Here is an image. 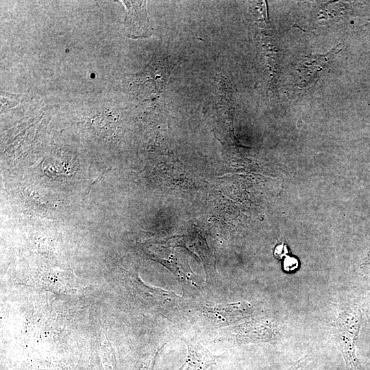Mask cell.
I'll return each instance as SVG.
<instances>
[{
    "label": "cell",
    "instance_id": "5b68a950",
    "mask_svg": "<svg viewBox=\"0 0 370 370\" xmlns=\"http://www.w3.org/2000/svg\"><path fill=\"white\" fill-rule=\"evenodd\" d=\"M338 45L325 55H310L304 58L297 69L305 86H311L317 80L319 73L328 67L329 62L341 50Z\"/></svg>",
    "mask_w": 370,
    "mask_h": 370
},
{
    "label": "cell",
    "instance_id": "30bf717a",
    "mask_svg": "<svg viewBox=\"0 0 370 370\" xmlns=\"http://www.w3.org/2000/svg\"><path fill=\"white\" fill-rule=\"evenodd\" d=\"M369 312V317H370V308H369V312ZM369 318H370V317H369Z\"/></svg>",
    "mask_w": 370,
    "mask_h": 370
},
{
    "label": "cell",
    "instance_id": "3957f363",
    "mask_svg": "<svg viewBox=\"0 0 370 370\" xmlns=\"http://www.w3.org/2000/svg\"><path fill=\"white\" fill-rule=\"evenodd\" d=\"M197 313L206 321L215 327L230 326L251 317L254 312V306L245 301L201 305L197 308Z\"/></svg>",
    "mask_w": 370,
    "mask_h": 370
},
{
    "label": "cell",
    "instance_id": "ba28073f",
    "mask_svg": "<svg viewBox=\"0 0 370 370\" xmlns=\"http://www.w3.org/2000/svg\"><path fill=\"white\" fill-rule=\"evenodd\" d=\"M361 267L365 271L370 272V248L363 259Z\"/></svg>",
    "mask_w": 370,
    "mask_h": 370
},
{
    "label": "cell",
    "instance_id": "277c9868",
    "mask_svg": "<svg viewBox=\"0 0 370 370\" xmlns=\"http://www.w3.org/2000/svg\"><path fill=\"white\" fill-rule=\"evenodd\" d=\"M127 14L124 21L125 34L132 38L151 36L153 34L146 12L145 1H120Z\"/></svg>",
    "mask_w": 370,
    "mask_h": 370
},
{
    "label": "cell",
    "instance_id": "6da1fadb",
    "mask_svg": "<svg viewBox=\"0 0 370 370\" xmlns=\"http://www.w3.org/2000/svg\"><path fill=\"white\" fill-rule=\"evenodd\" d=\"M360 325V312L353 310L341 312L334 323V341L343 356L347 370H362L356 355Z\"/></svg>",
    "mask_w": 370,
    "mask_h": 370
},
{
    "label": "cell",
    "instance_id": "8992f818",
    "mask_svg": "<svg viewBox=\"0 0 370 370\" xmlns=\"http://www.w3.org/2000/svg\"><path fill=\"white\" fill-rule=\"evenodd\" d=\"M183 341L187 347V356L178 370H207L221 357L212 354L198 342L188 339Z\"/></svg>",
    "mask_w": 370,
    "mask_h": 370
},
{
    "label": "cell",
    "instance_id": "9c48e42d",
    "mask_svg": "<svg viewBox=\"0 0 370 370\" xmlns=\"http://www.w3.org/2000/svg\"><path fill=\"white\" fill-rule=\"evenodd\" d=\"M306 357L301 358L297 360L293 365L291 366L288 369L286 370H298L300 367H301L306 362Z\"/></svg>",
    "mask_w": 370,
    "mask_h": 370
},
{
    "label": "cell",
    "instance_id": "52a82bcc",
    "mask_svg": "<svg viewBox=\"0 0 370 370\" xmlns=\"http://www.w3.org/2000/svg\"><path fill=\"white\" fill-rule=\"evenodd\" d=\"M298 266V262L296 258L293 257H288L286 258L284 263V269L286 271H293Z\"/></svg>",
    "mask_w": 370,
    "mask_h": 370
},
{
    "label": "cell",
    "instance_id": "7a4b0ae2",
    "mask_svg": "<svg viewBox=\"0 0 370 370\" xmlns=\"http://www.w3.org/2000/svg\"><path fill=\"white\" fill-rule=\"evenodd\" d=\"M275 338L273 322L267 319H255L220 330L214 342L223 345L271 343Z\"/></svg>",
    "mask_w": 370,
    "mask_h": 370
}]
</instances>
